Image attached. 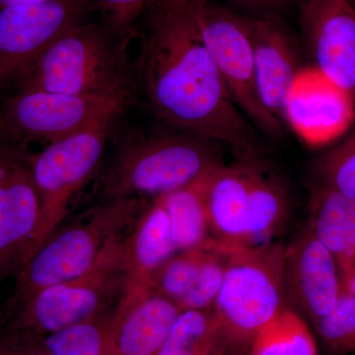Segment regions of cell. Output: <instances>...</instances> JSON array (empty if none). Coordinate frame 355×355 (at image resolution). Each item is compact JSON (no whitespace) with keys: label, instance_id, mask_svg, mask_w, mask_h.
Instances as JSON below:
<instances>
[{"label":"cell","instance_id":"6da1fadb","mask_svg":"<svg viewBox=\"0 0 355 355\" xmlns=\"http://www.w3.org/2000/svg\"><path fill=\"white\" fill-rule=\"evenodd\" d=\"M135 80L158 120L234 148L256 153L258 130L228 94L198 27L193 0L151 9Z\"/></svg>","mask_w":355,"mask_h":355},{"label":"cell","instance_id":"7a4b0ae2","mask_svg":"<svg viewBox=\"0 0 355 355\" xmlns=\"http://www.w3.org/2000/svg\"><path fill=\"white\" fill-rule=\"evenodd\" d=\"M210 239L228 252L261 246L284 228L289 195L282 178L256 153L240 154L210 173Z\"/></svg>","mask_w":355,"mask_h":355},{"label":"cell","instance_id":"3957f363","mask_svg":"<svg viewBox=\"0 0 355 355\" xmlns=\"http://www.w3.org/2000/svg\"><path fill=\"white\" fill-rule=\"evenodd\" d=\"M220 144L195 133H146L123 142L98 184V205L157 198L190 186L223 164Z\"/></svg>","mask_w":355,"mask_h":355},{"label":"cell","instance_id":"277c9868","mask_svg":"<svg viewBox=\"0 0 355 355\" xmlns=\"http://www.w3.org/2000/svg\"><path fill=\"white\" fill-rule=\"evenodd\" d=\"M146 207L142 198L112 200L97 205L83 221L60 226L16 275L13 291L0 308V326L39 291L89 272Z\"/></svg>","mask_w":355,"mask_h":355},{"label":"cell","instance_id":"5b68a950","mask_svg":"<svg viewBox=\"0 0 355 355\" xmlns=\"http://www.w3.org/2000/svg\"><path fill=\"white\" fill-rule=\"evenodd\" d=\"M127 44L128 39L104 23L81 21L46 49L16 88L80 95L132 93Z\"/></svg>","mask_w":355,"mask_h":355},{"label":"cell","instance_id":"8992f818","mask_svg":"<svg viewBox=\"0 0 355 355\" xmlns=\"http://www.w3.org/2000/svg\"><path fill=\"white\" fill-rule=\"evenodd\" d=\"M123 239L80 277L32 296L0 328L41 340L65 327L114 311L130 282Z\"/></svg>","mask_w":355,"mask_h":355},{"label":"cell","instance_id":"52a82bcc","mask_svg":"<svg viewBox=\"0 0 355 355\" xmlns=\"http://www.w3.org/2000/svg\"><path fill=\"white\" fill-rule=\"evenodd\" d=\"M286 247L268 243L230 252L212 311L226 333L250 343L286 307Z\"/></svg>","mask_w":355,"mask_h":355},{"label":"cell","instance_id":"ba28073f","mask_svg":"<svg viewBox=\"0 0 355 355\" xmlns=\"http://www.w3.org/2000/svg\"><path fill=\"white\" fill-rule=\"evenodd\" d=\"M132 93L80 95L19 90L0 106V139L29 146L53 144L107 120H116Z\"/></svg>","mask_w":355,"mask_h":355},{"label":"cell","instance_id":"9c48e42d","mask_svg":"<svg viewBox=\"0 0 355 355\" xmlns=\"http://www.w3.org/2000/svg\"><path fill=\"white\" fill-rule=\"evenodd\" d=\"M114 121L96 123L48 144L40 153H33V174L41 197L42 216L32 256L62 226L72 198L99 171Z\"/></svg>","mask_w":355,"mask_h":355},{"label":"cell","instance_id":"30bf717a","mask_svg":"<svg viewBox=\"0 0 355 355\" xmlns=\"http://www.w3.org/2000/svg\"><path fill=\"white\" fill-rule=\"evenodd\" d=\"M203 41L228 94L259 133L282 139L284 125L261 101L257 86L253 48L244 17L207 0H193Z\"/></svg>","mask_w":355,"mask_h":355},{"label":"cell","instance_id":"8fae6325","mask_svg":"<svg viewBox=\"0 0 355 355\" xmlns=\"http://www.w3.org/2000/svg\"><path fill=\"white\" fill-rule=\"evenodd\" d=\"M29 146L0 139V286L30 260L42 202Z\"/></svg>","mask_w":355,"mask_h":355},{"label":"cell","instance_id":"7c38bea8","mask_svg":"<svg viewBox=\"0 0 355 355\" xmlns=\"http://www.w3.org/2000/svg\"><path fill=\"white\" fill-rule=\"evenodd\" d=\"M90 0H51L0 8V91L15 86L46 49L81 22Z\"/></svg>","mask_w":355,"mask_h":355},{"label":"cell","instance_id":"4fadbf2b","mask_svg":"<svg viewBox=\"0 0 355 355\" xmlns=\"http://www.w3.org/2000/svg\"><path fill=\"white\" fill-rule=\"evenodd\" d=\"M355 121V101L349 91L317 67L300 69L284 108V123L312 146L330 144Z\"/></svg>","mask_w":355,"mask_h":355},{"label":"cell","instance_id":"5bb4252c","mask_svg":"<svg viewBox=\"0 0 355 355\" xmlns=\"http://www.w3.org/2000/svg\"><path fill=\"white\" fill-rule=\"evenodd\" d=\"M300 25L315 67L355 101V9L350 0H299Z\"/></svg>","mask_w":355,"mask_h":355},{"label":"cell","instance_id":"9a60e30c","mask_svg":"<svg viewBox=\"0 0 355 355\" xmlns=\"http://www.w3.org/2000/svg\"><path fill=\"white\" fill-rule=\"evenodd\" d=\"M181 313L148 282L130 279L111 315L109 355H156Z\"/></svg>","mask_w":355,"mask_h":355},{"label":"cell","instance_id":"2e32d148","mask_svg":"<svg viewBox=\"0 0 355 355\" xmlns=\"http://www.w3.org/2000/svg\"><path fill=\"white\" fill-rule=\"evenodd\" d=\"M286 291L313 322L331 312L343 291L338 263L309 228L286 248Z\"/></svg>","mask_w":355,"mask_h":355},{"label":"cell","instance_id":"e0dca14e","mask_svg":"<svg viewBox=\"0 0 355 355\" xmlns=\"http://www.w3.org/2000/svg\"><path fill=\"white\" fill-rule=\"evenodd\" d=\"M244 21L253 48L261 101L275 119L286 125L287 97L300 69L291 35L284 23L272 14L245 16Z\"/></svg>","mask_w":355,"mask_h":355},{"label":"cell","instance_id":"ac0fdd59","mask_svg":"<svg viewBox=\"0 0 355 355\" xmlns=\"http://www.w3.org/2000/svg\"><path fill=\"white\" fill-rule=\"evenodd\" d=\"M123 239L130 279L148 282L158 268L177 253L171 223L162 198H154Z\"/></svg>","mask_w":355,"mask_h":355},{"label":"cell","instance_id":"d6986e66","mask_svg":"<svg viewBox=\"0 0 355 355\" xmlns=\"http://www.w3.org/2000/svg\"><path fill=\"white\" fill-rule=\"evenodd\" d=\"M308 228L343 272L355 259V200L318 184L312 191Z\"/></svg>","mask_w":355,"mask_h":355},{"label":"cell","instance_id":"ffe728a7","mask_svg":"<svg viewBox=\"0 0 355 355\" xmlns=\"http://www.w3.org/2000/svg\"><path fill=\"white\" fill-rule=\"evenodd\" d=\"M238 342L212 309L184 310L156 355H218Z\"/></svg>","mask_w":355,"mask_h":355},{"label":"cell","instance_id":"44dd1931","mask_svg":"<svg viewBox=\"0 0 355 355\" xmlns=\"http://www.w3.org/2000/svg\"><path fill=\"white\" fill-rule=\"evenodd\" d=\"M209 174L190 186L160 197L169 216L178 252L205 246L211 242L207 205Z\"/></svg>","mask_w":355,"mask_h":355},{"label":"cell","instance_id":"7402d4cb","mask_svg":"<svg viewBox=\"0 0 355 355\" xmlns=\"http://www.w3.org/2000/svg\"><path fill=\"white\" fill-rule=\"evenodd\" d=\"M249 355H318V350L303 318L286 306L254 335Z\"/></svg>","mask_w":355,"mask_h":355},{"label":"cell","instance_id":"603a6c76","mask_svg":"<svg viewBox=\"0 0 355 355\" xmlns=\"http://www.w3.org/2000/svg\"><path fill=\"white\" fill-rule=\"evenodd\" d=\"M112 313L65 327L40 340L49 355H109Z\"/></svg>","mask_w":355,"mask_h":355},{"label":"cell","instance_id":"cb8c5ba5","mask_svg":"<svg viewBox=\"0 0 355 355\" xmlns=\"http://www.w3.org/2000/svg\"><path fill=\"white\" fill-rule=\"evenodd\" d=\"M209 243L205 246L177 252L158 268L148 284L179 306L197 282Z\"/></svg>","mask_w":355,"mask_h":355},{"label":"cell","instance_id":"d4e9b609","mask_svg":"<svg viewBox=\"0 0 355 355\" xmlns=\"http://www.w3.org/2000/svg\"><path fill=\"white\" fill-rule=\"evenodd\" d=\"M314 324L331 354H355V296L343 288L331 312Z\"/></svg>","mask_w":355,"mask_h":355},{"label":"cell","instance_id":"484cf974","mask_svg":"<svg viewBox=\"0 0 355 355\" xmlns=\"http://www.w3.org/2000/svg\"><path fill=\"white\" fill-rule=\"evenodd\" d=\"M230 252L210 242L195 286L180 302L184 310H210L214 307L224 279Z\"/></svg>","mask_w":355,"mask_h":355},{"label":"cell","instance_id":"4316f807","mask_svg":"<svg viewBox=\"0 0 355 355\" xmlns=\"http://www.w3.org/2000/svg\"><path fill=\"white\" fill-rule=\"evenodd\" d=\"M320 183L355 200V127L338 146L318 160Z\"/></svg>","mask_w":355,"mask_h":355},{"label":"cell","instance_id":"83f0119b","mask_svg":"<svg viewBox=\"0 0 355 355\" xmlns=\"http://www.w3.org/2000/svg\"><path fill=\"white\" fill-rule=\"evenodd\" d=\"M102 11L104 24L128 39L137 21L157 3V0H95Z\"/></svg>","mask_w":355,"mask_h":355},{"label":"cell","instance_id":"f1b7e54d","mask_svg":"<svg viewBox=\"0 0 355 355\" xmlns=\"http://www.w3.org/2000/svg\"><path fill=\"white\" fill-rule=\"evenodd\" d=\"M0 355H49L38 338L0 328Z\"/></svg>","mask_w":355,"mask_h":355},{"label":"cell","instance_id":"f546056e","mask_svg":"<svg viewBox=\"0 0 355 355\" xmlns=\"http://www.w3.org/2000/svg\"><path fill=\"white\" fill-rule=\"evenodd\" d=\"M238 6L252 10H272L284 6L287 0H231Z\"/></svg>","mask_w":355,"mask_h":355},{"label":"cell","instance_id":"4dcf8cb0","mask_svg":"<svg viewBox=\"0 0 355 355\" xmlns=\"http://www.w3.org/2000/svg\"><path fill=\"white\" fill-rule=\"evenodd\" d=\"M343 288L355 296V259L343 272H340Z\"/></svg>","mask_w":355,"mask_h":355},{"label":"cell","instance_id":"1f68e13d","mask_svg":"<svg viewBox=\"0 0 355 355\" xmlns=\"http://www.w3.org/2000/svg\"><path fill=\"white\" fill-rule=\"evenodd\" d=\"M51 1V0H0L1 7L25 6V4L42 3V2Z\"/></svg>","mask_w":355,"mask_h":355},{"label":"cell","instance_id":"d6a6232c","mask_svg":"<svg viewBox=\"0 0 355 355\" xmlns=\"http://www.w3.org/2000/svg\"><path fill=\"white\" fill-rule=\"evenodd\" d=\"M219 355H249V349L244 347H235Z\"/></svg>","mask_w":355,"mask_h":355},{"label":"cell","instance_id":"836d02e7","mask_svg":"<svg viewBox=\"0 0 355 355\" xmlns=\"http://www.w3.org/2000/svg\"><path fill=\"white\" fill-rule=\"evenodd\" d=\"M350 2H352V6H354L355 9V0H350Z\"/></svg>","mask_w":355,"mask_h":355},{"label":"cell","instance_id":"e575fe53","mask_svg":"<svg viewBox=\"0 0 355 355\" xmlns=\"http://www.w3.org/2000/svg\"><path fill=\"white\" fill-rule=\"evenodd\" d=\"M161 1H164V0H157V3H158V2H161ZM157 3H156V4H157ZM156 4H155V6H156Z\"/></svg>","mask_w":355,"mask_h":355},{"label":"cell","instance_id":"d590c367","mask_svg":"<svg viewBox=\"0 0 355 355\" xmlns=\"http://www.w3.org/2000/svg\"><path fill=\"white\" fill-rule=\"evenodd\" d=\"M355 355V354H354Z\"/></svg>","mask_w":355,"mask_h":355}]
</instances>
